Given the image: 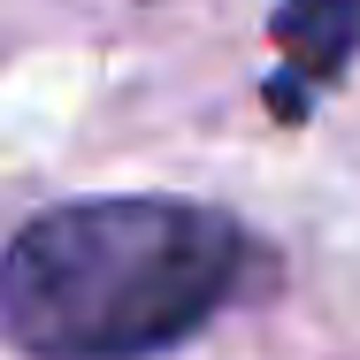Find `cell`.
Returning <instances> with one entry per match:
<instances>
[{
    "label": "cell",
    "instance_id": "cell-1",
    "mask_svg": "<svg viewBox=\"0 0 360 360\" xmlns=\"http://www.w3.org/2000/svg\"><path fill=\"white\" fill-rule=\"evenodd\" d=\"M245 230L207 200L115 192L31 215L0 245V338L23 360H153L245 284Z\"/></svg>",
    "mask_w": 360,
    "mask_h": 360
},
{
    "label": "cell",
    "instance_id": "cell-2",
    "mask_svg": "<svg viewBox=\"0 0 360 360\" xmlns=\"http://www.w3.org/2000/svg\"><path fill=\"white\" fill-rule=\"evenodd\" d=\"M276 46H284V77H269V108L276 115H299L307 108V84H338L360 54V0H276L269 15Z\"/></svg>",
    "mask_w": 360,
    "mask_h": 360
}]
</instances>
